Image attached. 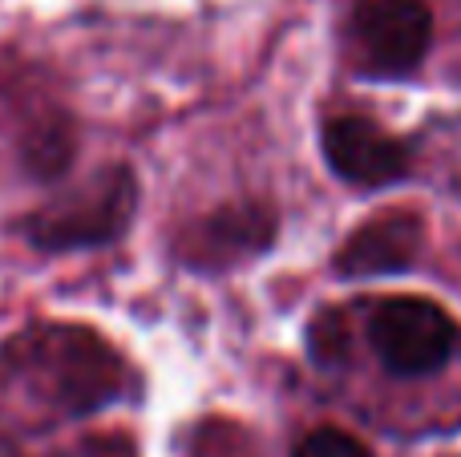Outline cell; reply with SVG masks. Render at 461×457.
Returning <instances> with one entry per match:
<instances>
[{"label":"cell","instance_id":"6da1fadb","mask_svg":"<svg viewBox=\"0 0 461 457\" xmlns=\"http://www.w3.org/2000/svg\"><path fill=\"white\" fill-rule=\"evenodd\" d=\"M130 219H134V175L126 166H113L105 178L29 215L21 227L41 251H77L113 243L130 227Z\"/></svg>","mask_w":461,"mask_h":457},{"label":"cell","instance_id":"7a4b0ae2","mask_svg":"<svg viewBox=\"0 0 461 457\" xmlns=\"http://www.w3.org/2000/svg\"><path fill=\"white\" fill-rule=\"evenodd\" d=\"M454 320L441 304L421 296H393L373 312L368 340L384 369L397 377L438 372L454 353Z\"/></svg>","mask_w":461,"mask_h":457},{"label":"cell","instance_id":"3957f363","mask_svg":"<svg viewBox=\"0 0 461 457\" xmlns=\"http://www.w3.org/2000/svg\"><path fill=\"white\" fill-rule=\"evenodd\" d=\"M433 37L429 8L421 0H360L352 13V45L365 65L381 73H405L425 57Z\"/></svg>","mask_w":461,"mask_h":457},{"label":"cell","instance_id":"277c9868","mask_svg":"<svg viewBox=\"0 0 461 457\" xmlns=\"http://www.w3.org/2000/svg\"><path fill=\"white\" fill-rule=\"evenodd\" d=\"M320 142L328 166L357 186H389L409 175V150L368 118H332Z\"/></svg>","mask_w":461,"mask_h":457},{"label":"cell","instance_id":"5b68a950","mask_svg":"<svg viewBox=\"0 0 461 457\" xmlns=\"http://www.w3.org/2000/svg\"><path fill=\"white\" fill-rule=\"evenodd\" d=\"M417 255H421V219L389 211L360 223L344 239V247L336 251V272L344 280H373V275L409 272Z\"/></svg>","mask_w":461,"mask_h":457},{"label":"cell","instance_id":"8992f818","mask_svg":"<svg viewBox=\"0 0 461 457\" xmlns=\"http://www.w3.org/2000/svg\"><path fill=\"white\" fill-rule=\"evenodd\" d=\"M276 239V215L267 207H227L203 219L183 243V255L194 267H230Z\"/></svg>","mask_w":461,"mask_h":457},{"label":"cell","instance_id":"52a82bcc","mask_svg":"<svg viewBox=\"0 0 461 457\" xmlns=\"http://www.w3.org/2000/svg\"><path fill=\"white\" fill-rule=\"evenodd\" d=\"M292 457H373V453H368L365 442H357L344 429H312L292 450Z\"/></svg>","mask_w":461,"mask_h":457}]
</instances>
